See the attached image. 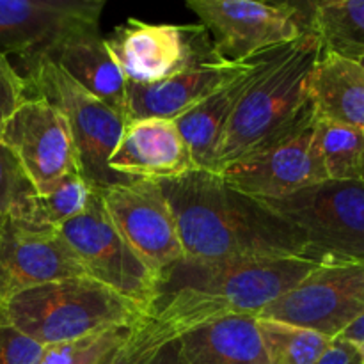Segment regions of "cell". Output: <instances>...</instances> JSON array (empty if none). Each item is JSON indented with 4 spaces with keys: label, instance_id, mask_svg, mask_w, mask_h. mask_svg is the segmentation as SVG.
<instances>
[{
    "label": "cell",
    "instance_id": "1",
    "mask_svg": "<svg viewBox=\"0 0 364 364\" xmlns=\"http://www.w3.org/2000/svg\"><path fill=\"white\" fill-rule=\"evenodd\" d=\"M318 265L309 258L230 262L183 258L159 276L155 299L139 333L151 347H162L228 316H258Z\"/></svg>",
    "mask_w": 364,
    "mask_h": 364
},
{
    "label": "cell",
    "instance_id": "2",
    "mask_svg": "<svg viewBox=\"0 0 364 364\" xmlns=\"http://www.w3.org/2000/svg\"><path fill=\"white\" fill-rule=\"evenodd\" d=\"M176 220L185 258L201 262L309 258L304 237L219 174L196 169L159 181Z\"/></svg>",
    "mask_w": 364,
    "mask_h": 364
},
{
    "label": "cell",
    "instance_id": "3",
    "mask_svg": "<svg viewBox=\"0 0 364 364\" xmlns=\"http://www.w3.org/2000/svg\"><path fill=\"white\" fill-rule=\"evenodd\" d=\"M322 43L309 31L269 53L238 102L215 156V174L230 164L272 146L316 119L309 80Z\"/></svg>",
    "mask_w": 364,
    "mask_h": 364
},
{
    "label": "cell",
    "instance_id": "4",
    "mask_svg": "<svg viewBox=\"0 0 364 364\" xmlns=\"http://www.w3.org/2000/svg\"><path fill=\"white\" fill-rule=\"evenodd\" d=\"M144 320V309L89 276L41 284L0 302V326L43 347L137 327Z\"/></svg>",
    "mask_w": 364,
    "mask_h": 364
},
{
    "label": "cell",
    "instance_id": "5",
    "mask_svg": "<svg viewBox=\"0 0 364 364\" xmlns=\"http://www.w3.org/2000/svg\"><path fill=\"white\" fill-rule=\"evenodd\" d=\"M262 203L304 237L313 262L364 263V181L327 180Z\"/></svg>",
    "mask_w": 364,
    "mask_h": 364
},
{
    "label": "cell",
    "instance_id": "6",
    "mask_svg": "<svg viewBox=\"0 0 364 364\" xmlns=\"http://www.w3.org/2000/svg\"><path fill=\"white\" fill-rule=\"evenodd\" d=\"M28 98H43L63 112L77 148L80 173L95 188L110 187L130 178L109 169V159L121 137L127 117L85 91L52 59L23 68Z\"/></svg>",
    "mask_w": 364,
    "mask_h": 364
},
{
    "label": "cell",
    "instance_id": "7",
    "mask_svg": "<svg viewBox=\"0 0 364 364\" xmlns=\"http://www.w3.org/2000/svg\"><path fill=\"white\" fill-rule=\"evenodd\" d=\"M212 38L213 50L228 63H249L299 41L309 28V4L255 0H187Z\"/></svg>",
    "mask_w": 364,
    "mask_h": 364
},
{
    "label": "cell",
    "instance_id": "8",
    "mask_svg": "<svg viewBox=\"0 0 364 364\" xmlns=\"http://www.w3.org/2000/svg\"><path fill=\"white\" fill-rule=\"evenodd\" d=\"M127 84L151 85L219 57L201 23H149L128 18L105 38Z\"/></svg>",
    "mask_w": 364,
    "mask_h": 364
},
{
    "label": "cell",
    "instance_id": "9",
    "mask_svg": "<svg viewBox=\"0 0 364 364\" xmlns=\"http://www.w3.org/2000/svg\"><path fill=\"white\" fill-rule=\"evenodd\" d=\"M105 0H0V52L23 68L52 59L78 36L100 32Z\"/></svg>",
    "mask_w": 364,
    "mask_h": 364
},
{
    "label": "cell",
    "instance_id": "10",
    "mask_svg": "<svg viewBox=\"0 0 364 364\" xmlns=\"http://www.w3.org/2000/svg\"><path fill=\"white\" fill-rule=\"evenodd\" d=\"M59 231L89 277L137 304L148 315L159 276L139 259L117 233L103 208L100 191L95 192L87 210L63 224Z\"/></svg>",
    "mask_w": 364,
    "mask_h": 364
},
{
    "label": "cell",
    "instance_id": "11",
    "mask_svg": "<svg viewBox=\"0 0 364 364\" xmlns=\"http://www.w3.org/2000/svg\"><path fill=\"white\" fill-rule=\"evenodd\" d=\"M364 315V263L318 265L270 302L258 318L276 320L338 338Z\"/></svg>",
    "mask_w": 364,
    "mask_h": 364
},
{
    "label": "cell",
    "instance_id": "12",
    "mask_svg": "<svg viewBox=\"0 0 364 364\" xmlns=\"http://www.w3.org/2000/svg\"><path fill=\"white\" fill-rule=\"evenodd\" d=\"M103 208L128 247L160 276L185 258L171 206L159 181L127 180L100 191Z\"/></svg>",
    "mask_w": 364,
    "mask_h": 364
},
{
    "label": "cell",
    "instance_id": "13",
    "mask_svg": "<svg viewBox=\"0 0 364 364\" xmlns=\"http://www.w3.org/2000/svg\"><path fill=\"white\" fill-rule=\"evenodd\" d=\"M219 176L259 201L288 198L327 181L318 142V117L290 137L230 164Z\"/></svg>",
    "mask_w": 364,
    "mask_h": 364
},
{
    "label": "cell",
    "instance_id": "14",
    "mask_svg": "<svg viewBox=\"0 0 364 364\" xmlns=\"http://www.w3.org/2000/svg\"><path fill=\"white\" fill-rule=\"evenodd\" d=\"M0 142L18 156L39 196L70 174H82L66 117L43 98H27L18 107Z\"/></svg>",
    "mask_w": 364,
    "mask_h": 364
},
{
    "label": "cell",
    "instance_id": "15",
    "mask_svg": "<svg viewBox=\"0 0 364 364\" xmlns=\"http://www.w3.org/2000/svg\"><path fill=\"white\" fill-rule=\"evenodd\" d=\"M77 276L87 274L59 230L28 220L0 219V302Z\"/></svg>",
    "mask_w": 364,
    "mask_h": 364
},
{
    "label": "cell",
    "instance_id": "16",
    "mask_svg": "<svg viewBox=\"0 0 364 364\" xmlns=\"http://www.w3.org/2000/svg\"><path fill=\"white\" fill-rule=\"evenodd\" d=\"M109 169L121 178L169 181L198 169L176 123L160 117L127 119Z\"/></svg>",
    "mask_w": 364,
    "mask_h": 364
},
{
    "label": "cell",
    "instance_id": "17",
    "mask_svg": "<svg viewBox=\"0 0 364 364\" xmlns=\"http://www.w3.org/2000/svg\"><path fill=\"white\" fill-rule=\"evenodd\" d=\"M256 59L237 64L213 57L159 84H127V119L160 117L176 121L220 87L251 70Z\"/></svg>",
    "mask_w": 364,
    "mask_h": 364
},
{
    "label": "cell",
    "instance_id": "18",
    "mask_svg": "<svg viewBox=\"0 0 364 364\" xmlns=\"http://www.w3.org/2000/svg\"><path fill=\"white\" fill-rule=\"evenodd\" d=\"M267 55L269 53L258 57L251 70H247L244 75L235 78L233 82L220 87L210 98H206L205 102L196 105L194 109L188 110L187 114H183V116L174 121L180 134L183 135L188 149H191V155L198 169L215 173L217 149H219L220 141H223L228 123H230L238 102L251 85L252 78L258 73L259 66L267 59Z\"/></svg>",
    "mask_w": 364,
    "mask_h": 364
},
{
    "label": "cell",
    "instance_id": "19",
    "mask_svg": "<svg viewBox=\"0 0 364 364\" xmlns=\"http://www.w3.org/2000/svg\"><path fill=\"white\" fill-rule=\"evenodd\" d=\"M309 100L320 121L364 130V68L336 53H320L309 80Z\"/></svg>",
    "mask_w": 364,
    "mask_h": 364
},
{
    "label": "cell",
    "instance_id": "20",
    "mask_svg": "<svg viewBox=\"0 0 364 364\" xmlns=\"http://www.w3.org/2000/svg\"><path fill=\"white\" fill-rule=\"evenodd\" d=\"M187 364H269L258 318L228 316L178 338Z\"/></svg>",
    "mask_w": 364,
    "mask_h": 364
},
{
    "label": "cell",
    "instance_id": "21",
    "mask_svg": "<svg viewBox=\"0 0 364 364\" xmlns=\"http://www.w3.org/2000/svg\"><path fill=\"white\" fill-rule=\"evenodd\" d=\"M80 87L127 117V80L100 32L78 36L52 57Z\"/></svg>",
    "mask_w": 364,
    "mask_h": 364
},
{
    "label": "cell",
    "instance_id": "22",
    "mask_svg": "<svg viewBox=\"0 0 364 364\" xmlns=\"http://www.w3.org/2000/svg\"><path fill=\"white\" fill-rule=\"evenodd\" d=\"M309 28L323 52L350 60L364 59V0H322L309 4Z\"/></svg>",
    "mask_w": 364,
    "mask_h": 364
},
{
    "label": "cell",
    "instance_id": "23",
    "mask_svg": "<svg viewBox=\"0 0 364 364\" xmlns=\"http://www.w3.org/2000/svg\"><path fill=\"white\" fill-rule=\"evenodd\" d=\"M258 327L269 364H316L333 343V338L276 320L258 318Z\"/></svg>",
    "mask_w": 364,
    "mask_h": 364
},
{
    "label": "cell",
    "instance_id": "24",
    "mask_svg": "<svg viewBox=\"0 0 364 364\" xmlns=\"http://www.w3.org/2000/svg\"><path fill=\"white\" fill-rule=\"evenodd\" d=\"M318 142L327 180L364 181V130L318 119Z\"/></svg>",
    "mask_w": 364,
    "mask_h": 364
},
{
    "label": "cell",
    "instance_id": "25",
    "mask_svg": "<svg viewBox=\"0 0 364 364\" xmlns=\"http://www.w3.org/2000/svg\"><path fill=\"white\" fill-rule=\"evenodd\" d=\"M96 191L98 188L92 187L82 174H70L52 192L38 196L31 223L59 230L63 224L77 219L87 210Z\"/></svg>",
    "mask_w": 364,
    "mask_h": 364
},
{
    "label": "cell",
    "instance_id": "26",
    "mask_svg": "<svg viewBox=\"0 0 364 364\" xmlns=\"http://www.w3.org/2000/svg\"><path fill=\"white\" fill-rule=\"evenodd\" d=\"M38 196L18 156L0 142V219L31 223Z\"/></svg>",
    "mask_w": 364,
    "mask_h": 364
},
{
    "label": "cell",
    "instance_id": "27",
    "mask_svg": "<svg viewBox=\"0 0 364 364\" xmlns=\"http://www.w3.org/2000/svg\"><path fill=\"white\" fill-rule=\"evenodd\" d=\"M134 329L135 327H121L70 343L45 347L39 364H100L130 336Z\"/></svg>",
    "mask_w": 364,
    "mask_h": 364
},
{
    "label": "cell",
    "instance_id": "28",
    "mask_svg": "<svg viewBox=\"0 0 364 364\" xmlns=\"http://www.w3.org/2000/svg\"><path fill=\"white\" fill-rule=\"evenodd\" d=\"M27 98V82L9 57L0 52V139L6 123Z\"/></svg>",
    "mask_w": 364,
    "mask_h": 364
},
{
    "label": "cell",
    "instance_id": "29",
    "mask_svg": "<svg viewBox=\"0 0 364 364\" xmlns=\"http://www.w3.org/2000/svg\"><path fill=\"white\" fill-rule=\"evenodd\" d=\"M45 347L7 326H0V364H39Z\"/></svg>",
    "mask_w": 364,
    "mask_h": 364
},
{
    "label": "cell",
    "instance_id": "30",
    "mask_svg": "<svg viewBox=\"0 0 364 364\" xmlns=\"http://www.w3.org/2000/svg\"><path fill=\"white\" fill-rule=\"evenodd\" d=\"M139 326H141V323H139ZM137 327L132 331L130 336H128L119 347L114 348V350L110 352V354L107 355V358L100 364H135L137 363V359H141L146 352L153 350V348H159V347H151V345H149L141 334H139Z\"/></svg>",
    "mask_w": 364,
    "mask_h": 364
},
{
    "label": "cell",
    "instance_id": "31",
    "mask_svg": "<svg viewBox=\"0 0 364 364\" xmlns=\"http://www.w3.org/2000/svg\"><path fill=\"white\" fill-rule=\"evenodd\" d=\"M316 364H363V361L354 343L334 338L331 347Z\"/></svg>",
    "mask_w": 364,
    "mask_h": 364
},
{
    "label": "cell",
    "instance_id": "32",
    "mask_svg": "<svg viewBox=\"0 0 364 364\" xmlns=\"http://www.w3.org/2000/svg\"><path fill=\"white\" fill-rule=\"evenodd\" d=\"M135 364H187L183 354H181L180 341L174 340L171 343L162 345L159 348L146 352Z\"/></svg>",
    "mask_w": 364,
    "mask_h": 364
},
{
    "label": "cell",
    "instance_id": "33",
    "mask_svg": "<svg viewBox=\"0 0 364 364\" xmlns=\"http://www.w3.org/2000/svg\"><path fill=\"white\" fill-rule=\"evenodd\" d=\"M338 338H341V340L345 341H350V343H364V315L359 316V318Z\"/></svg>",
    "mask_w": 364,
    "mask_h": 364
},
{
    "label": "cell",
    "instance_id": "34",
    "mask_svg": "<svg viewBox=\"0 0 364 364\" xmlns=\"http://www.w3.org/2000/svg\"><path fill=\"white\" fill-rule=\"evenodd\" d=\"M354 345H355V348H358L359 355H361V361L364 364V343H354Z\"/></svg>",
    "mask_w": 364,
    "mask_h": 364
},
{
    "label": "cell",
    "instance_id": "35",
    "mask_svg": "<svg viewBox=\"0 0 364 364\" xmlns=\"http://www.w3.org/2000/svg\"><path fill=\"white\" fill-rule=\"evenodd\" d=\"M358 63H361V66L364 68V59H361V60H358Z\"/></svg>",
    "mask_w": 364,
    "mask_h": 364
}]
</instances>
